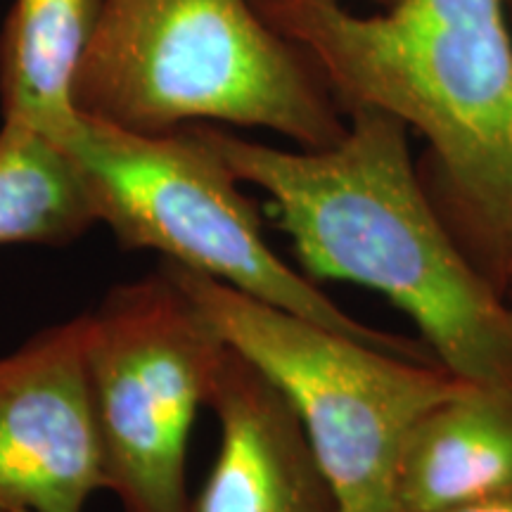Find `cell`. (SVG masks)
<instances>
[{
  "mask_svg": "<svg viewBox=\"0 0 512 512\" xmlns=\"http://www.w3.org/2000/svg\"><path fill=\"white\" fill-rule=\"evenodd\" d=\"M195 126L242 185L271 197L311 278L382 294L460 380L512 382L508 299L448 226L401 121L349 110L344 136L323 150H285Z\"/></svg>",
  "mask_w": 512,
  "mask_h": 512,
  "instance_id": "1",
  "label": "cell"
},
{
  "mask_svg": "<svg viewBox=\"0 0 512 512\" xmlns=\"http://www.w3.org/2000/svg\"><path fill=\"white\" fill-rule=\"evenodd\" d=\"M302 50L342 112L387 114L427 143L422 174L479 271L503 294L512 249V15L508 0H254Z\"/></svg>",
  "mask_w": 512,
  "mask_h": 512,
  "instance_id": "2",
  "label": "cell"
},
{
  "mask_svg": "<svg viewBox=\"0 0 512 512\" xmlns=\"http://www.w3.org/2000/svg\"><path fill=\"white\" fill-rule=\"evenodd\" d=\"M74 102L136 133L214 121L323 150L347 131L313 64L254 0H98Z\"/></svg>",
  "mask_w": 512,
  "mask_h": 512,
  "instance_id": "3",
  "label": "cell"
},
{
  "mask_svg": "<svg viewBox=\"0 0 512 512\" xmlns=\"http://www.w3.org/2000/svg\"><path fill=\"white\" fill-rule=\"evenodd\" d=\"M67 150L86 181L95 219L112 230L119 247L152 249L171 264L370 347L430 361V349L349 316L273 252L254 202L195 124L136 133L81 114Z\"/></svg>",
  "mask_w": 512,
  "mask_h": 512,
  "instance_id": "4",
  "label": "cell"
},
{
  "mask_svg": "<svg viewBox=\"0 0 512 512\" xmlns=\"http://www.w3.org/2000/svg\"><path fill=\"white\" fill-rule=\"evenodd\" d=\"M223 342L252 361L302 420L339 512H399L408 434L460 380L434 361L392 354L164 261Z\"/></svg>",
  "mask_w": 512,
  "mask_h": 512,
  "instance_id": "5",
  "label": "cell"
},
{
  "mask_svg": "<svg viewBox=\"0 0 512 512\" xmlns=\"http://www.w3.org/2000/svg\"><path fill=\"white\" fill-rule=\"evenodd\" d=\"M226 351L159 266L86 311V366L105 489L124 512H190L188 448Z\"/></svg>",
  "mask_w": 512,
  "mask_h": 512,
  "instance_id": "6",
  "label": "cell"
},
{
  "mask_svg": "<svg viewBox=\"0 0 512 512\" xmlns=\"http://www.w3.org/2000/svg\"><path fill=\"white\" fill-rule=\"evenodd\" d=\"M105 489L86 366V313L0 358V503L83 512Z\"/></svg>",
  "mask_w": 512,
  "mask_h": 512,
  "instance_id": "7",
  "label": "cell"
},
{
  "mask_svg": "<svg viewBox=\"0 0 512 512\" xmlns=\"http://www.w3.org/2000/svg\"><path fill=\"white\" fill-rule=\"evenodd\" d=\"M207 406L221 441L190 512H339L292 403L228 344Z\"/></svg>",
  "mask_w": 512,
  "mask_h": 512,
  "instance_id": "8",
  "label": "cell"
},
{
  "mask_svg": "<svg viewBox=\"0 0 512 512\" xmlns=\"http://www.w3.org/2000/svg\"><path fill=\"white\" fill-rule=\"evenodd\" d=\"M512 491V382H463L408 434L399 512H444Z\"/></svg>",
  "mask_w": 512,
  "mask_h": 512,
  "instance_id": "9",
  "label": "cell"
},
{
  "mask_svg": "<svg viewBox=\"0 0 512 512\" xmlns=\"http://www.w3.org/2000/svg\"><path fill=\"white\" fill-rule=\"evenodd\" d=\"M98 0H12L0 31V110L67 147L81 124L74 81Z\"/></svg>",
  "mask_w": 512,
  "mask_h": 512,
  "instance_id": "10",
  "label": "cell"
},
{
  "mask_svg": "<svg viewBox=\"0 0 512 512\" xmlns=\"http://www.w3.org/2000/svg\"><path fill=\"white\" fill-rule=\"evenodd\" d=\"M98 223L72 152L48 133L0 126V245H69Z\"/></svg>",
  "mask_w": 512,
  "mask_h": 512,
  "instance_id": "11",
  "label": "cell"
},
{
  "mask_svg": "<svg viewBox=\"0 0 512 512\" xmlns=\"http://www.w3.org/2000/svg\"><path fill=\"white\" fill-rule=\"evenodd\" d=\"M444 512H512V491L510 494H498L489 498H479V501L456 505Z\"/></svg>",
  "mask_w": 512,
  "mask_h": 512,
  "instance_id": "12",
  "label": "cell"
},
{
  "mask_svg": "<svg viewBox=\"0 0 512 512\" xmlns=\"http://www.w3.org/2000/svg\"><path fill=\"white\" fill-rule=\"evenodd\" d=\"M503 297L508 299V304L512 309V249H510L508 264H505V273H503Z\"/></svg>",
  "mask_w": 512,
  "mask_h": 512,
  "instance_id": "13",
  "label": "cell"
},
{
  "mask_svg": "<svg viewBox=\"0 0 512 512\" xmlns=\"http://www.w3.org/2000/svg\"><path fill=\"white\" fill-rule=\"evenodd\" d=\"M0 512H24V510H17V508H10V505L0 503Z\"/></svg>",
  "mask_w": 512,
  "mask_h": 512,
  "instance_id": "14",
  "label": "cell"
},
{
  "mask_svg": "<svg viewBox=\"0 0 512 512\" xmlns=\"http://www.w3.org/2000/svg\"><path fill=\"white\" fill-rule=\"evenodd\" d=\"M373 3H380L382 8H387V5H389V3H394V0H373Z\"/></svg>",
  "mask_w": 512,
  "mask_h": 512,
  "instance_id": "15",
  "label": "cell"
},
{
  "mask_svg": "<svg viewBox=\"0 0 512 512\" xmlns=\"http://www.w3.org/2000/svg\"><path fill=\"white\" fill-rule=\"evenodd\" d=\"M508 5H510V15H512V0H508Z\"/></svg>",
  "mask_w": 512,
  "mask_h": 512,
  "instance_id": "16",
  "label": "cell"
}]
</instances>
